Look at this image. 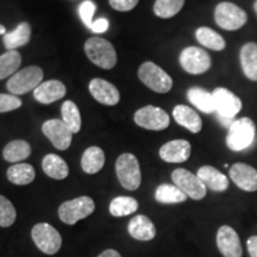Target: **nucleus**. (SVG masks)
Returning <instances> with one entry per match:
<instances>
[{"label": "nucleus", "instance_id": "nucleus-1", "mask_svg": "<svg viewBox=\"0 0 257 257\" xmlns=\"http://www.w3.org/2000/svg\"><path fill=\"white\" fill-rule=\"evenodd\" d=\"M256 125L251 118L243 117L233 120L226 135V146L232 152H243L255 141Z\"/></svg>", "mask_w": 257, "mask_h": 257}, {"label": "nucleus", "instance_id": "nucleus-2", "mask_svg": "<svg viewBox=\"0 0 257 257\" xmlns=\"http://www.w3.org/2000/svg\"><path fill=\"white\" fill-rule=\"evenodd\" d=\"M85 53L92 63L102 69H112L117 63L113 46L101 37H91L86 41Z\"/></svg>", "mask_w": 257, "mask_h": 257}, {"label": "nucleus", "instance_id": "nucleus-3", "mask_svg": "<svg viewBox=\"0 0 257 257\" xmlns=\"http://www.w3.org/2000/svg\"><path fill=\"white\" fill-rule=\"evenodd\" d=\"M115 173L120 185L127 191H136L142 182L141 167L137 157L133 154L125 153L117 159Z\"/></svg>", "mask_w": 257, "mask_h": 257}, {"label": "nucleus", "instance_id": "nucleus-4", "mask_svg": "<svg viewBox=\"0 0 257 257\" xmlns=\"http://www.w3.org/2000/svg\"><path fill=\"white\" fill-rule=\"evenodd\" d=\"M214 21L218 27L224 30L236 31L246 24L248 15L238 5L230 2H223L214 9Z\"/></svg>", "mask_w": 257, "mask_h": 257}, {"label": "nucleus", "instance_id": "nucleus-5", "mask_svg": "<svg viewBox=\"0 0 257 257\" xmlns=\"http://www.w3.org/2000/svg\"><path fill=\"white\" fill-rule=\"evenodd\" d=\"M42 80H43L42 68L37 66H30L14 74L6 86L11 94H27L28 92L35 91L42 83Z\"/></svg>", "mask_w": 257, "mask_h": 257}, {"label": "nucleus", "instance_id": "nucleus-6", "mask_svg": "<svg viewBox=\"0 0 257 257\" xmlns=\"http://www.w3.org/2000/svg\"><path fill=\"white\" fill-rule=\"evenodd\" d=\"M94 210L95 204L93 199L83 195L61 204L59 207V217L64 224L74 225L79 220L91 216Z\"/></svg>", "mask_w": 257, "mask_h": 257}, {"label": "nucleus", "instance_id": "nucleus-7", "mask_svg": "<svg viewBox=\"0 0 257 257\" xmlns=\"http://www.w3.org/2000/svg\"><path fill=\"white\" fill-rule=\"evenodd\" d=\"M138 78L156 93H167L173 88V79L156 63L144 62L138 69Z\"/></svg>", "mask_w": 257, "mask_h": 257}, {"label": "nucleus", "instance_id": "nucleus-8", "mask_svg": "<svg viewBox=\"0 0 257 257\" xmlns=\"http://www.w3.org/2000/svg\"><path fill=\"white\" fill-rule=\"evenodd\" d=\"M31 237L37 248L47 255H54L61 249L62 237L55 227L48 223H38L32 227Z\"/></svg>", "mask_w": 257, "mask_h": 257}, {"label": "nucleus", "instance_id": "nucleus-9", "mask_svg": "<svg viewBox=\"0 0 257 257\" xmlns=\"http://www.w3.org/2000/svg\"><path fill=\"white\" fill-rule=\"evenodd\" d=\"M172 180L175 186H178L187 197L193 199V200H201L206 197V186L202 184L198 175L193 174L187 169H175L172 173Z\"/></svg>", "mask_w": 257, "mask_h": 257}, {"label": "nucleus", "instance_id": "nucleus-10", "mask_svg": "<svg viewBox=\"0 0 257 257\" xmlns=\"http://www.w3.org/2000/svg\"><path fill=\"white\" fill-rule=\"evenodd\" d=\"M180 64L185 72L193 75L206 73L211 68V56L204 49L198 47H187L181 51Z\"/></svg>", "mask_w": 257, "mask_h": 257}, {"label": "nucleus", "instance_id": "nucleus-11", "mask_svg": "<svg viewBox=\"0 0 257 257\" xmlns=\"http://www.w3.org/2000/svg\"><path fill=\"white\" fill-rule=\"evenodd\" d=\"M134 119L138 126L153 131H162L170 124L168 113L162 108L152 105H148L136 111Z\"/></svg>", "mask_w": 257, "mask_h": 257}, {"label": "nucleus", "instance_id": "nucleus-12", "mask_svg": "<svg viewBox=\"0 0 257 257\" xmlns=\"http://www.w3.org/2000/svg\"><path fill=\"white\" fill-rule=\"evenodd\" d=\"M212 95H213L216 112L220 118L232 119L242 110V100L230 89L218 87L212 92Z\"/></svg>", "mask_w": 257, "mask_h": 257}, {"label": "nucleus", "instance_id": "nucleus-13", "mask_svg": "<svg viewBox=\"0 0 257 257\" xmlns=\"http://www.w3.org/2000/svg\"><path fill=\"white\" fill-rule=\"evenodd\" d=\"M42 131L48 137L51 144L59 150H67L72 143L73 133L60 119H49L42 126Z\"/></svg>", "mask_w": 257, "mask_h": 257}, {"label": "nucleus", "instance_id": "nucleus-14", "mask_svg": "<svg viewBox=\"0 0 257 257\" xmlns=\"http://www.w3.org/2000/svg\"><path fill=\"white\" fill-rule=\"evenodd\" d=\"M217 246L224 257H242L243 249L239 236L229 225H223L217 232Z\"/></svg>", "mask_w": 257, "mask_h": 257}, {"label": "nucleus", "instance_id": "nucleus-15", "mask_svg": "<svg viewBox=\"0 0 257 257\" xmlns=\"http://www.w3.org/2000/svg\"><path fill=\"white\" fill-rule=\"evenodd\" d=\"M230 179L237 187L245 192L257 191V170L246 163H234L230 168Z\"/></svg>", "mask_w": 257, "mask_h": 257}, {"label": "nucleus", "instance_id": "nucleus-16", "mask_svg": "<svg viewBox=\"0 0 257 257\" xmlns=\"http://www.w3.org/2000/svg\"><path fill=\"white\" fill-rule=\"evenodd\" d=\"M89 92L96 101L102 105L113 106L119 102L120 94L117 87L102 79H93L89 82Z\"/></svg>", "mask_w": 257, "mask_h": 257}, {"label": "nucleus", "instance_id": "nucleus-17", "mask_svg": "<svg viewBox=\"0 0 257 257\" xmlns=\"http://www.w3.org/2000/svg\"><path fill=\"white\" fill-rule=\"evenodd\" d=\"M191 156V144L186 140H174L163 144L160 157L168 163H182Z\"/></svg>", "mask_w": 257, "mask_h": 257}, {"label": "nucleus", "instance_id": "nucleus-18", "mask_svg": "<svg viewBox=\"0 0 257 257\" xmlns=\"http://www.w3.org/2000/svg\"><path fill=\"white\" fill-rule=\"evenodd\" d=\"M67 89L63 82L59 80H48L46 82H42L38 87L35 89V99L41 104H51L66 95Z\"/></svg>", "mask_w": 257, "mask_h": 257}, {"label": "nucleus", "instance_id": "nucleus-19", "mask_svg": "<svg viewBox=\"0 0 257 257\" xmlns=\"http://www.w3.org/2000/svg\"><path fill=\"white\" fill-rule=\"evenodd\" d=\"M198 178L201 180L206 188L213 192H224L229 188V179L212 166H202L198 169Z\"/></svg>", "mask_w": 257, "mask_h": 257}, {"label": "nucleus", "instance_id": "nucleus-20", "mask_svg": "<svg viewBox=\"0 0 257 257\" xmlns=\"http://www.w3.org/2000/svg\"><path fill=\"white\" fill-rule=\"evenodd\" d=\"M127 231L133 238L137 240H152L156 236V227L147 216L140 214L134 217L127 225Z\"/></svg>", "mask_w": 257, "mask_h": 257}, {"label": "nucleus", "instance_id": "nucleus-21", "mask_svg": "<svg viewBox=\"0 0 257 257\" xmlns=\"http://www.w3.org/2000/svg\"><path fill=\"white\" fill-rule=\"evenodd\" d=\"M173 117L176 123L193 134L200 133L202 128V120L197 111H194L189 106L178 105L173 110Z\"/></svg>", "mask_w": 257, "mask_h": 257}, {"label": "nucleus", "instance_id": "nucleus-22", "mask_svg": "<svg viewBox=\"0 0 257 257\" xmlns=\"http://www.w3.org/2000/svg\"><path fill=\"white\" fill-rule=\"evenodd\" d=\"M239 62L242 72L250 81H257V43L249 42L240 48Z\"/></svg>", "mask_w": 257, "mask_h": 257}, {"label": "nucleus", "instance_id": "nucleus-23", "mask_svg": "<svg viewBox=\"0 0 257 257\" xmlns=\"http://www.w3.org/2000/svg\"><path fill=\"white\" fill-rule=\"evenodd\" d=\"M42 168L51 179L63 180L69 174V168L62 157L55 154H48L42 161Z\"/></svg>", "mask_w": 257, "mask_h": 257}, {"label": "nucleus", "instance_id": "nucleus-24", "mask_svg": "<svg viewBox=\"0 0 257 257\" xmlns=\"http://www.w3.org/2000/svg\"><path fill=\"white\" fill-rule=\"evenodd\" d=\"M105 165V154L101 148L89 147L81 157V168L87 174H95L100 172Z\"/></svg>", "mask_w": 257, "mask_h": 257}, {"label": "nucleus", "instance_id": "nucleus-25", "mask_svg": "<svg viewBox=\"0 0 257 257\" xmlns=\"http://www.w3.org/2000/svg\"><path fill=\"white\" fill-rule=\"evenodd\" d=\"M188 100L192 102L199 111L204 112V113H213L216 112L214 107L213 95L211 92L201 87H192L187 92Z\"/></svg>", "mask_w": 257, "mask_h": 257}, {"label": "nucleus", "instance_id": "nucleus-26", "mask_svg": "<svg viewBox=\"0 0 257 257\" xmlns=\"http://www.w3.org/2000/svg\"><path fill=\"white\" fill-rule=\"evenodd\" d=\"M31 38V27L29 23H21L14 31L6 32L4 35L5 48L9 50H16L29 43Z\"/></svg>", "mask_w": 257, "mask_h": 257}, {"label": "nucleus", "instance_id": "nucleus-27", "mask_svg": "<svg viewBox=\"0 0 257 257\" xmlns=\"http://www.w3.org/2000/svg\"><path fill=\"white\" fill-rule=\"evenodd\" d=\"M36 176L34 167L29 163H15L8 169V179L10 182L17 186L31 184Z\"/></svg>", "mask_w": 257, "mask_h": 257}, {"label": "nucleus", "instance_id": "nucleus-28", "mask_svg": "<svg viewBox=\"0 0 257 257\" xmlns=\"http://www.w3.org/2000/svg\"><path fill=\"white\" fill-rule=\"evenodd\" d=\"M195 37L201 46L208 48L214 51H221L226 47V42L223 37L214 31L213 29L207 27H201L195 31Z\"/></svg>", "mask_w": 257, "mask_h": 257}, {"label": "nucleus", "instance_id": "nucleus-29", "mask_svg": "<svg viewBox=\"0 0 257 257\" xmlns=\"http://www.w3.org/2000/svg\"><path fill=\"white\" fill-rule=\"evenodd\" d=\"M31 155V147L23 140H16L6 144L3 150V156L5 161L12 163H18L21 161L28 159Z\"/></svg>", "mask_w": 257, "mask_h": 257}, {"label": "nucleus", "instance_id": "nucleus-30", "mask_svg": "<svg viewBox=\"0 0 257 257\" xmlns=\"http://www.w3.org/2000/svg\"><path fill=\"white\" fill-rule=\"evenodd\" d=\"M187 195L178 186L162 184L156 188L155 199L161 204H180L187 200Z\"/></svg>", "mask_w": 257, "mask_h": 257}, {"label": "nucleus", "instance_id": "nucleus-31", "mask_svg": "<svg viewBox=\"0 0 257 257\" xmlns=\"http://www.w3.org/2000/svg\"><path fill=\"white\" fill-rule=\"evenodd\" d=\"M61 114L63 123L69 127V130L73 134H78L81 128V115L75 102L72 100L64 101L61 107Z\"/></svg>", "mask_w": 257, "mask_h": 257}, {"label": "nucleus", "instance_id": "nucleus-32", "mask_svg": "<svg viewBox=\"0 0 257 257\" xmlns=\"http://www.w3.org/2000/svg\"><path fill=\"white\" fill-rule=\"evenodd\" d=\"M22 63V56L17 50H9L0 55V80L14 75Z\"/></svg>", "mask_w": 257, "mask_h": 257}, {"label": "nucleus", "instance_id": "nucleus-33", "mask_svg": "<svg viewBox=\"0 0 257 257\" xmlns=\"http://www.w3.org/2000/svg\"><path fill=\"white\" fill-rule=\"evenodd\" d=\"M110 213L113 217L130 216L138 210V201L131 197H117L111 201Z\"/></svg>", "mask_w": 257, "mask_h": 257}, {"label": "nucleus", "instance_id": "nucleus-34", "mask_svg": "<svg viewBox=\"0 0 257 257\" xmlns=\"http://www.w3.org/2000/svg\"><path fill=\"white\" fill-rule=\"evenodd\" d=\"M184 5L185 0H156L154 4V14L160 18L168 19L178 15Z\"/></svg>", "mask_w": 257, "mask_h": 257}, {"label": "nucleus", "instance_id": "nucleus-35", "mask_svg": "<svg viewBox=\"0 0 257 257\" xmlns=\"http://www.w3.org/2000/svg\"><path fill=\"white\" fill-rule=\"evenodd\" d=\"M17 212L8 198L0 195V226L10 227L16 221Z\"/></svg>", "mask_w": 257, "mask_h": 257}, {"label": "nucleus", "instance_id": "nucleus-36", "mask_svg": "<svg viewBox=\"0 0 257 257\" xmlns=\"http://www.w3.org/2000/svg\"><path fill=\"white\" fill-rule=\"evenodd\" d=\"M96 6L91 0H85L79 8V14L82 22L87 28L91 29L93 25V16H94Z\"/></svg>", "mask_w": 257, "mask_h": 257}, {"label": "nucleus", "instance_id": "nucleus-37", "mask_svg": "<svg viewBox=\"0 0 257 257\" xmlns=\"http://www.w3.org/2000/svg\"><path fill=\"white\" fill-rule=\"evenodd\" d=\"M22 106V100L14 94H0V113L17 110Z\"/></svg>", "mask_w": 257, "mask_h": 257}, {"label": "nucleus", "instance_id": "nucleus-38", "mask_svg": "<svg viewBox=\"0 0 257 257\" xmlns=\"http://www.w3.org/2000/svg\"><path fill=\"white\" fill-rule=\"evenodd\" d=\"M138 2H140V0H108L111 8L120 12L131 11V10L136 8Z\"/></svg>", "mask_w": 257, "mask_h": 257}, {"label": "nucleus", "instance_id": "nucleus-39", "mask_svg": "<svg viewBox=\"0 0 257 257\" xmlns=\"http://www.w3.org/2000/svg\"><path fill=\"white\" fill-rule=\"evenodd\" d=\"M108 21L106 18H99L96 21L93 22V25L91 28V30L95 34H102V32L107 31L108 29Z\"/></svg>", "mask_w": 257, "mask_h": 257}, {"label": "nucleus", "instance_id": "nucleus-40", "mask_svg": "<svg viewBox=\"0 0 257 257\" xmlns=\"http://www.w3.org/2000/svg\"><path fill=\"white\" fill-rule=\"evenodd\" d=\"M249 255L251 257H257V236H251L246 242Z\"/></svg>", "mask_w": 257, "mask_h": 257}, {"label": "nucleus", "instance_id": "nucleus-41", "mask_svg": "<svg viewBox=\"0 0 257 257\" xmlns=\"http://www.w3.org/2000/svg\"><path fill=\"white\" fill-rule=\"evenodd\" d=\"M98 257H121L120 253L114 249H107L104 252H101Z\"/></svg>", "mask_w": 257, "mask_h": 257}, {"label": "nucleus", "instance_id": "nucleus-42", "mask_svg": "<svg viewBox=\"0 0 257 257\" xmlns=\"http://www.w3.org/2000/svg\"><path fill=\"white\" fill-rule=\"evenodd\" d=\"M5 34H6L5 28L3 27V25H0V35H5Z\"/></svg>", "mask_w": 257, "mask_h": 257}, {"label": "nucleus", "instance_id": "nucleus-43", "mask_svg": "<svg viewBox=\"0 0 257 257\" xmlns=\"http://www.w3.org/2000/svg\"><path fill=\"white\" fill-rule=\"evenodd\" d=\"M253 11L257 15V0H255V3H253Z\"/></svg>", "mask_w": 257, "mask_h": 257}]
</instances>
